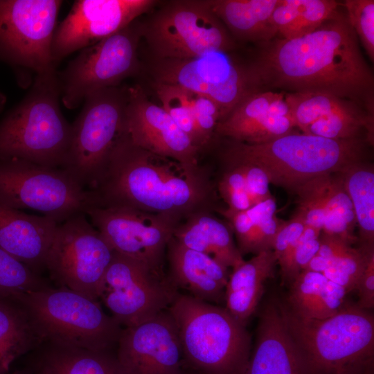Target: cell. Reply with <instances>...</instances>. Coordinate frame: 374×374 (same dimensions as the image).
<instances>
[{
  "mask_svg": "<svg viewBox=\"0 0 374 374\" xmlns=\"http://www.w3.org/2000/svg\"><path fill=\"white\" fill-rule=\"evenodd\" d=\"M260 91L323 92L349 100L374 115V77L346 15L314 30L258 44L249 64Z\"/></svg>",
  "mask_w": 374,
  "mask_h": 374,
  "instance_id": "6da1fadb",
  "label": "cell"
},
{
  "mask_svg": "<svg viewBox=\"0 0 374 374\" xmlns=\"http://www.w3.org/2000/svg\"><path fill=\"white\" fill-rule=\"evenodd\" d=\"M190 172L179 163L134 144L123 133L89 189L98 206L125 207L181 222L201 211L223 208L205 166Z\"/></svg>",
  "mask_w": 374,
  "mask_h": 374,
  "instance_id": "7a4b0ae2",
  "label": "cell"
},
{
  "mask_svg": "<svg viewBox=\"0 0 374 374\" xmlns=\"http://www.w3.org/2000/svg\"><path fill=\"white\" fill-rule=\"evenodd\" d=\"M287 331L301 358L305 374H366L374 356V317L346 304L323 319L294 314L278 301Z\"/></svg>",
  "mask_w": 374,
  "mask_h": 374,
  "instance_id": "3957f363",
  "label": "cell"
},
{
  "mask_svg": "<svg viewBox=\"0 0 374 374\" xmlns=\"http://www.w3.org/2000/svg\"><path fill=\"white\" fill-rule=\"evenodd\" d=\"M224 141L217 152L258 166L270 184L292 193L311 179L364 161L366 143L362 138L334 140L295 132L260 144Z\"/></svg>",
  "mask_w": 374,
  "mask_h": 374,
  "instance_id": "277c9868",
  "label": "cell"
},
{
  "mask_svg": "<svg viewBox=\"0 0 374 374\" xmlns=\"http://www.w3.org/2000/svg\"><path fill=\"white\" fill-rule=\"evenodd\" d=\"M60 100L57 69L37 75L25 97L0 121V159L61 168L72 127Z\"/></svg>",
  "mask_w": 374,
  "mask_h": 374,
  "instance_id": "5b68a950",
  "label": "cell"
},
{
  "mask_svg": "<svg viewBox=\"0 0 374 374\" xmlns=\"http://www.w3.org/2000/svg\"><path fill=\"white\" fill-rule=\"evenodd\" d=\"M167 310L178 330L184 368L200 374H245L251 337L225 308L179 292Z\"/></svg>",
  "mask_w": 374,
  "mask_h": 374,
  "instance_id": "8992f818",
  "label": "cell"
},
{
  "mask_svg": "<svg viewBox=\"0 0 374 374\" xmlns=\"http://www.w3.org/2000/svg\"><path fill=\"white\" fill-rule=\"evenodd\" d=\"M42 342L112 350L123 328L98 301L66 287H48L17 297Z\"/></svg>",
  "mask_w": 374,
  "mask_h": 374,
  "instance_id": "52a82bcc",
  "label": "cell"
},
{
  "mask_svg": "<svg viewBox=\"0 0 374 374\" xmlns=\"http://www.w3.org/2000/svg\"><path fill=\"white\" fill-rule=\"evenodd\" d=\"M0 202L41 212L57 223L98 206L93 192L61 168L0 159Z\"/></svg>",
  "mask_w": 374,
  "mask_h": 374,
  "instance_id": "ba28073f",
  "label": "cell"
},
{
  "mask_svg": "<svg viewBox=\"0 0 374 374\" xmlns=\"http://www.w3.org/2000/svg\"><path fill=\"white\" fill-rule=\"evenodd\" d=\"M61 0H0V61L12 67L18 84L56 69L51 52Z\"/></svg>",
  "mask_w": 374,
  "mask_h": 374,
  "instance_id": "9c48e42d",
  "label": "cell"
},
{
  "mask_svg": "<svg viewBox=\"0 0 374 374\" xmlns=\"http://www.w3.org/2000/svg\"><path fill=\"white\" fill-rule=\"evenodd\" d=\"M141 25L154 59H186L235 46L208 0L171 1Z\"/></svg>",
  "mask_w": 374,
  "mask_h": 374,
  "instance_id": "30bf717a",
  "label": "cell"
},
{
  "mask_svg": "<svg viewBox=\"0 0 374 374\" xmlns=\"http://www.w3.org/2000/svg\"><path fill=\"white\" fill-rule=\"evenodd\" d=\"M127 89L118 86L89 95L71 124V141L61 168L87 189L94 184L124 133Z\"/></svg>",
  "mask_w": 374,
  "mask_h": 374,
  "instance_id": "8fae6325",
  "label": "cell"
},
{
  "mask_svg": "<svg viewBox=\"0 0 374 374\" xmlns=\"http://www.w3.org/2000/svg\"><path fill=\"white\" fill-rule=\"evenodd\" d=\"M142 38L141 22L132 23L84 48L64 70L57 71L61 102L77 108L90 94L119 86L139 70L138 48Z\"/></svg>",
  "mask_w": 374,
  "mask_h": 374,
  "instance_id": "7c38bea8",
  "label": "cell"
},
{
  "mask_svg": "<svg viewBox=\"0 0 374 374\" xmlns=\"http://www.w3.org/2000/svg\"><path fill=\"white\" fill-rule=\"evenodd\" d=\"M154 82L175 85L211 99L226 117L247 96L260 91L249 64L230 51L214 50L186 59H154Z\"/></svg>",
  "mask_w": 374,
  "mask_h": 374,
  "instance_id": "4fadbf2b",
  "label": "cell"
},
{
  "mask_svg": "<svg viewBox=\"0 0 374 374\" xmlns=\"http://www.w3.org/2000/svg\"><path fill=\"white\" fill-rule=\"evenodd\" d=\"M114 251L86 214L58 224L49 249L46 269L57 287L98 300Z\"/></svg>",
  "mask_w": 374,
  "mask_h": 374,
  "instance_id": "5bb4252c",
  "label": "cell"
},
{
  "mask_svg": "<svg viewBox=\"0 0 374 374\" xmlns=\"http://www.w3.org/2000/svg\"><path fill=\"white\" fill-rule=\"evenodd\" d=\"M179 292L167 274L114 251L98 300L121 326L127 328L167 310Z\"/></svg>",
  "mask_w": 374,
  "mask_h": 374,
  "instance_id": "9a60e30c",
  "label": "cell"
},
{
  "mask_svg": "<svg viewBox=\"0 0 374 374\" xmlns=\"http://www.w3.org/2000/svg\"><path fill=\"white\" fill-rule=\"evenodd\" d=\"M86 215L115 252L166 274L167 246L179 222L168 216L116 206H95Z\"/></svg>",
  "mask_w": 374,
  "mask_h": 374,
  "instance_id": "2e32d148",
  "label": "cell"
},
{
  "mask_svg": "<svg viewBox=\"0 0 374 374\" xmlns=\"http://www.w3.org/2000/svg\"><path fill=\"white\" fill-rule=\"evenodd\" d=\"M153 0H78L54 33L51 52L57 64L126 27L156 3Z\"/></svg>",
  "mask_w": 374,
  "mask_h": 374,
  "instance_id": "e0dca14e",
  "label": "cell"
},
{
  "mask_svg": "<svg viewBox=\"0 0 374 374\" xmlns=\"http://www.w3.org/2000/svg\"><path fill=\"white\" fill-rule=\"evenodd\" d=\"M124 133L136 145L179 163L188 171L202 172V152L166 110L150 100L139 85L130 87Z\"/></svg>",
  "mask_w": 374,
  "mask_h": 374,
  "instance_id": "ac0fdd59",
  "label": "cell"
},
{
  "mask_svg": "<svg viewBox=\"0 0 374 374\" xmlns=\"http://www.w3.org/2000/svg\"><path fill=\"white\" fill-rule=\"evenodd\" d=\"M116 355L125 374H182L185 368L178 330L168 310L124 328Z\"/></svg>",
  "mask_w": 374,
  "mask_h": 374,
  "instance_id": "d6986e66",
  "label": "cell"
},
{
  "mask_svg": "<svg viewBox=\"0 0 374 374\" xmlns=\"http://www.w3.org/2000/svg\"><path fill=\"white\" fill-rule=\"evenodd\" d=\"M167 276L179 291L197 299L220 304L225 301L229 269L211 256L190 249L173 237L166 249Z\"/></svg>",
  "mask_w": 374,
  "mask_h": 374,
  "instance_id": "ffe728a7",
  "label": "cell"
},
{
  "mask_svg": "<svg viewBox=\"0 0 374 374\" xmlns=\"http://www.w3.org/2000/svg\"><path fill=\"white\" fill-rule=\"evenodd\" d=\"M57 223L42 215H33L0 202V247L40 274Z\"/></svg>",
  "mask_w": 374,
  "mask_h": 374,
  "instance_id": "44dd1931",
  "label": "cell"
},
{
  "mask_svg": "<svg viewBox=\"0 0 374 374\" xmlns=\"http://www.w3.org/2000/svg\"><path fill=\"white\" fill-rule=\"evenodd\" d=\"M245 374H305L283 321L278 301L263 308Z\"/></svg>",
  "mask_w": 374,
  "mask_h": 374,
  "instance_id": "7402d4cb",
  "label": "cell"
},
{
  "mask_svg": "<svg viewBox=\"0 0 374 374\" xmlns=\"http://www.w3.org/2000/svg\"><path fill=\"white\" fill-rule=\"evenodd\" d=\"M215 213L201 211L189 216L177 225L173 238L182 245L233 269L244 260L234 241L231 224Z\"/></svg>",
  "mask_w": 374,
  "mask_h": 374,
  "instance_id": "603a6c76",
  "label": "cell"
},
{
  "mask_svg": "<svg viewBox=\"0 0 374 374\" xmlns=\"http://www.w3.org/2000/svg\"><path fill=\"white\" fill-rule=\"evenodd\" d=\"M277 265L274 251L267 250L232 269L225 289V308L240 322L245 325L256 310Z\"/></svg>",
  "mask_w": 374,
  "mask_h": 374,
  "instance_id": "cb8c5ba5",
  "label": "cell"
},
{
  "mask_svg": "<svg viewBox=\"0 0 374 374\" xmlns=\"http://www.w3.org/2000/svg\"><path fill=\"white\" fill-rule=\"evenodd\" d=\"M32 374H108L118 363L112 350L96 351L44 341L32 351Z\"/></svg>",
  "mask_w": 374,
  "mask_h": 374,
  "instance_id": "d4e9b609",
  "label": "cell"
},
{
  "mask_svg": "<svg viewBox=\"0 0 374 374\" xmlns=\"http://www.w3.org/2000/svg\"><path fill=\"white\" fill-rule=\"evenodd\" d=\"M287 308L306 319H323L345 307L348 292L321 273L303 270L289 285Z\"/></svg>",
  "mask_w": 374,
  "mask_h": 374,
  "instance_id": "484cf974",
  "label": "cell"
},
{
  "mask_svg": "<svg viewBox=\"0 0 374 374\" xmlns=\"http://www.w3.org/2000/svg\"><path fill=\"white\" fill-rule=\"evenodd\" d=\"M280 0H208L211 10L237 38L259 43L275 37L270 19Z\"/></svg>",
  "mask_w": 374,
  "mask_h": 374,
  "instance_id": "4316f807",
  "label": "cell"
},
{
  "mask_svg": "<svg viewBox=\"0 0 374 374\" xmlns=\"http://www.w3.org/2000/svg\"><path fill=\"white\" fill-rule=\"evenodd\" d=\"M42 343L21 302L17 298L0 299V374H8L17 359Z\"/></svg>",
  "mask_w": 374,
  "mask_h": 374,
  "instance_id": "83f0119b",
  "label": "cell"
},
{
  "mask_svg": "<svg viewBox=\"0 0 374 374\" xmlns=\"http://www.w3.org/2000/svg\"><path fill=\"white\" fill-rule=\"evenodd\" d=\"M337 173L353 206L359 229V247L366 251L374 249L373 166L362 161Z\"/></svg>",
  "mask_w": 374,
  "mask_h": 374,
  "instance_id": "f1b7e54d",
  "label": "cell"
},
{
  "mask_svg": "<svg viewBox=\"0 0 374 374\" xmlns=\"http://www.w3.org/2000/svg\"><path fill=\"white\" fill-rule=\"evenodd\" d=\"M357 225L350 199L338 173L328 176L325 199V217L321 233L353 245L358 242Z\"/></svg>",
  "mask_w": 374,
  "mask_h": 374,
  "instance_id": "f546056e",
  "label": "cell"
},
{
  "mask_svg": "<svg viewBox=\"0 0 374 374\" xmlns=\"http://www.w3.org/2000/svg\"><path fill=\"white\" fill-rule=\"evenodd\" d=\"M285 100L294 126L302 132L315 121L357 104L332 94L313 91L288 92Z\"/></svg>",
  "mask_w": 374,
  "mask_h": 374,
  "instance_id": "4dcf8cb0",
  "label": "cell"
},
{
  "mask_svg": "<svg viewBox=\"0 0 374 374\" xmlns=\"http://www.w3.org/2000/svg\"><path fill=\"white\" fill-rule=\"evenodd\" d=\"M153 87L161 106L201 151L202 157L208 147L195 125L188 91L175 85L157 82H154Z\"/></svg>",
  "mask_w": 374,
  "mask_h": 374,
  "instance_id": "1f68e13d",
  "label": "cell"
},
{
  "mask_svg": "<svg viewBox=\"0 0 374 374\" xmlns=\"http://www.w3.org/2000/svg\"><path fill=\"white\" fill-rule=\"evenodd\" d=\"M51 287L48 280L0 247V299Z\"/></svg>",
  "mask_w": 374,
  "mask_h": 374,
  "instance_id": "d6a6232c",
  "label": "cell"
},
{
  "mask_svg": "<svg viewBox=\"0 0 374 374\" xmlns=\"http://www.w3.org/2000/svg\"><path fill=\"white\" fill-rule=\"evenodd\" d=\"M276 202L272 197L245 211L231 212L223 207L217 213L223 216L231 224L236 245L243 256L251 253L253 234L258 224L264 218L276 213Z\"/></svg>",
  "mask_w": 374,
  "mask_h": 374,
  "instance_id": "836d02e7",
  "label": "cell"
},
{
  "mask_svg": "<svg viewBox=\"0 0 374 374\" xmlns=\"http://www.w3.org/2000/svg\"><path fill=\"white\" fill-rule=\"evenodd\" d=\"M329 175L311 179L294 192L297 196V208L294 214L302 219L305 226L321 231L325 217V199Z\"/></svg>",
  "mask_w": 374,
  "mask_h": 374,
  "instance_id": "e575fe53",
  "label": "cell"
},
{
  "mask_svg": "<svg viewBox=\"0 0 374 374\" xmlns=\"http://www.w3.org/2000/svg\"><path fill=\"white\" fill-rule=\"evenodd\" d=\"M321 231L305 226L301 236L286 256L278 263L283 283L291 282L304 269L317 253Z\"/></svg>",
  "mask_w": 374,
  "mask_h": 374,
  "instance_id": "d590c367",
  "label": "cell"
},
{
  "mask_svg": "<svg viewBox=\"0 0 374 374\" xmlns=\"http://www.w3.org/2000/svg\"><path fill=\"white\" fill-rule=\"evenodd\" d=\"M347 19L370 60H374V1L346 0ZM357 37V38H358Z\"/></svg>",
  "mask_w": 374,
  "mask_h": 374,
  "instance_id": "8d00e7d4",
  "label": "cell"
},
{
  "mask_svg": "<svg viewBox=\"0 0 374 374\" xmlns=\"http://www.w3.org/2000/svg\"><path fill=\"white\" fill-rule=\"evenodd\" d=\"M188 91L195 125L206 143L208 152L217 139L215 129L221 118L220 110L218 106L209 98L190 91Z\"/></svg>",
  "mask_w": 374,
  "mask_h": 374,
  "instance_id": "74e56055",
  "label": "cell"
},
{
  "mask_svg": "<svg viewBox=\"0 0 374 374\" xmlns=\"http://www.w3.org/2000/svg\"><path fill=\"white\" fill-rule=\"evenodd\" d=\"M340 5L339 2L334 0H303L293 38L310 33L334 18L339 12Z\"/></svg>",
  "mask_w": 374,
  "mask_h": 374,
  "instance_id": "f35d334b",
  "label": "cell"
},
{
  "mask_svg": "<svg viewBox=\"0 0 374 374\" xmlns=\"http://www.w3.org/2000/svg\"><path fill=\"white\" fill-rule=\"evenodd\" d=\"M303 6V0H280L270 19L275 37H294Z\"/></svg>",
  "mask_w": 374,
  "mask_h": 374,
  "instance_id": "ab89813d",
  "label": "cell"
},
{
  "mask_svg": "<svg viewBox=\"0 0 374 374\" xmlns=\"http://www.w3.org/2000/svg\"><path fill=\"white\" fill-rule=\"evenodd\" d=\"M217 157L235 163L240 167L254 205L273 197L269 191L270 183L267 175L260 168L251 163L232 159L219 152H217Z\"/></svg>",
  "mask_w": 374,
  "mask_h": 374,
  "instance_id": "60d3db41",
  "label": "cell"
},
{
  "mask_svg": "<svg viewBox=\"0 0 374 374\" xmlns=\"http://www.w3.org/2000/svg\"><path fill=\"white\" fill-rule=\"evenodd\" d=\"M305 227L302 219L296 214L290 220L285 221L277 233L273 244L272 251L278 263L286 256L301 236Z\"/></svg>",
  "mask_w": 374,
  "mask_h": 374,
  "instance_id": "b9f144b4",
  "label": "cell"
},
{
  "mask_svg": "<svg viewBox=\"0 0 374 374\" xmlns=\"http://www.w3.org/2000/svg\"><path fill=\"white\" fill-rule=\"evenodd\" d=\"M355 290L357 291L358 296V301L355 305L364 310L373 309L374 306V252L370 254Z\"/></svg>",
  "mask_w": 374,
  "mask_h": 374,
  "instance_id": "7bdbcfd3",
  "label": "cell"
},
{
  "mask_svg": "<svg viewBox=\"0 0 374 374\" xmlns=\"http://www.w3.org/2000/svg\"><path fill=\"white\" fill-rule=\"evenodd\" d=\"M108 374H125L121 367L118 362V363L112 368Z\"/></svg>",
  "mask_w": 374,
  "mask_h": 374,
  "instance_id": "ee69618b",
  "label": "cell"
},
{
  "mask_svg": "<svg viewBox=\"0 0 374 374\" xmlns=\"http://www.w3.org/2000/svg\"><path fill=\"white\" fill-rule=\"evenodd\" d=\"M6 96L0 91V112L3 109L6 103Z\"/></svg>",
  "mask_w": 374,
  "mask_h": 374,
  "instance_id": "f6af8a7d",
  "label": "cell"
},
{
  "mask_svg": "<svg viewBox=\"0 0 374 374\" xmlns=\"http://www.w3.org/2000/svg\"><path fill=\"white\" fill-rule=\"evenodd\" d=\"M8 374H32V373L26 368L24 369L18 370L12 373H9Z\"/></svg>",
  "mask_w": 374,
  "mask_h": 374,
  "instance_id": "bcb514c9",
  "label": "cell"
},
{
  "mask_svg": "<svg viewBox=\"0 0 374 374\" xmlns=\"http://www.w3.org/2000/svg\"><path fill=\"white\" fill-rule=\"evenodd\" d=\"M182 374H200V373L185 368Z\"/></svg>",
  "mask_w": 374,
  "mask_h": 374,
  "instance_id": "7dc6e473",
  "label": "cell"
},
{
  "mask_svg": "<svg viewBox=\"0 0 374 374\" xmlns=\"http://www.w3.org/2000/svg\"><path fill=\"white\" fill-rule=\"evenodd\" d=\"M366 374H372L371 371H368Z\"/></svg>",
  "mask_w": 374,
  "mask_h": 374,
  "instance_id": "c3c4849f",
  "label": "cell"
}]
</instances>
